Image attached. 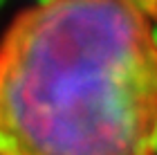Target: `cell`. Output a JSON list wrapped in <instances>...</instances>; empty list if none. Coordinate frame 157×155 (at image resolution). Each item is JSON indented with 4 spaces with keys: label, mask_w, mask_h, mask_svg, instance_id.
I'll use <instances>...</instances> for the list:
<instances>
[{
    "label": "cell",
    "mask_w": 157,
    "mask_h": 155,
    "mask_svg": "<svg viewBox=\"0 0 157 155\" xmlns=\"http://www.w3.org/2000/svg\"><path fill=\"white\" fill-rule=\"evenodd\" d=\"M0 155H157V36L139 0H43L11 20Z\"/></svg>",
    "instance_id": "6da1fadb"
},
{
    "label": "cell",
    "mask_w": 157,
    "mask_h": 155,
    "mask_svg": "<svg viewBox=\"0 0 157 155\" xmlns=\"http://www.w3.org/2000/svg\"><path fill=\"white\" fill-rule=\"evenodd\" d=\"M139 5L146 9V14L157 23V0H139Z\"/></svg>",
    "instance_id": "7a4b0ae2"
}]
</instances>
